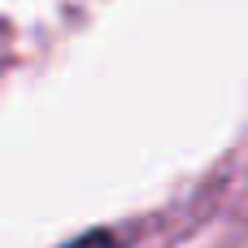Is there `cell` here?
Returning a JSON list of instances; mask_svg holds the SVG:
<instances>
[{
	"mask_svg": "<svg viewBox=\"0 0 248 248\" xmlns=\"http://www.w3.org/2000/svg\"><path fill=\"white\" fill-rule=\"evenodd\" d=\"M61 248H118V240L109 231H87V235H78V240H70V244H61Z\"/></svg>",
	"mask_w": 248,
	"mask_h": 248,
	"instance_id": "cell-1",
	"label": "cell"
}]
</instances>
